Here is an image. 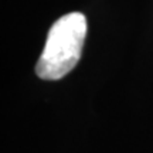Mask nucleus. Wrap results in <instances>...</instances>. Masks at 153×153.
I'll return each mask as SVG.
<instances>
[{"instance_id":"f257e3e1","label":"nucleus","mask_w":153,"mask_h":153,"mask_svg":"<svg viewBox=\"0 0 153 153\" xmlns=\"http://www.w3.org/2000/svg\"><path fill=\"white\" fill-rule=\"evenodd\" d=\"M87 37V19L82 13H68L51 26L36 65L41 79H60L74 70L81 58Z\"/></svg>"}]
</instances>
